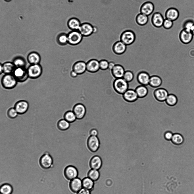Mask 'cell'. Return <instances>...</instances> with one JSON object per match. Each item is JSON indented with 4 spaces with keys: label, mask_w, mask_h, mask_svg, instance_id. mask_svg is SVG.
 I'll list each match as a JSON object with an SVG mask.
<instances>
[{
    "label": "cell",
    "mask_w": 194,
    "mask_h": 194,
    "mask_svg": "<svg viewBox=\"0 0 194 194\" xmlns=\"http://www.w3.org/2000/svg\"><path fill=\"white\" fill-rule=\"evenodd\" d=\"M113 86L116 93L120 94H123L129 89L128 82L123 78L116 79Z\"/></svg>",
    "instance_id": "obj_1"
},
{
    "label": "cell",
    "mask_w": 194,
    "mask_h": 194,
    "mask_svg": "<svg viewBox=\"0 0 194 194\" xmlns=\"http://www.w3.org/2000/svg\"><path fill=\"white\" fill-rule=\"evenodd\" d=\"M18 81L12 74H5L2 77L1 82L3 87L7 89L14 88Z\"/></svg>",
    "instance_id": "obj_2"
},
{
    "label": "cell",
    "mask_w": 194,
    "mask_h": 194,
    "mask_svg": "<svg viewBox=\"0 0 194 194\" xmlns=\"http://www.w3.org/2000/svg\"><path fill=\"white\" fill-rule=\"evenodd\" d=\"M27 69L28 77L31 79L38 78L42 73V68L39 64L30 65Z\"/></svg>",
    "instance_id": "obj_3"
},
{
    "label": "cell",
    "mask_w": 194,
    "mask_h": 194,
    "mask_svg": "<svg viewBox=\"0 0 194 194\" xmlns=\"http://www.w3.org/2000/svg\"><path fill=\"white\" fill-rule=\"evenodd\" d=\"M67 35L68 44L70 45H77L82 40L83 36L78 30H72Z\"/></svg>",
    "instance_id": "obj_4"
},
{
    "label": "cell",
    "mask_w": 194,
    "mask_h": 194,
    "mask_svg": "<svg viewBox=\"0 0 194 194\" xmlns=\"http://www.w3.org/2000/svg\"><path fill=\"white\" fill-rule=\"evenodd\" d=\"M39 163L43 169H49L52 167L53 160L49 153L46 152L41 156L39 159Z\"/></svg>",
    "instance_id": "obj_5"
},
{
    "label": "cell",
    "mask_w": 194,
    "mask_h": 194,
    "mask_svg": "<svg viewBox=\"0 0 194 194\" xmlns=\"http://www.w3.org/2000/svg\"><path fill=\"white\" fill-rule=\"evenodd\" d=\"M12 74L19 82H24L29 77L25 67H16Z\"/></svg>",
    "instance_id": "obj_6"
},
{
    "label": "cell",
    "mask_w": 194,
    "mask_h": 194,
    "mask_svg": "<svg viewBox=\"0 0 194 194\" xmlns=\"http://www.w3.org/2000/svg\"><path fill=\"white\" fill-rule=\"evenodd\" d=\"M120 40L127 46L132 45L135 40L134 33L130 30H127L124 32L121 35Z\"/></svg>",
    "instance_id": "obj_7"
},
{
    "label": "cell",
    "mask_w": 194,
    "mask_h": 194,
    "mask_svg": "<svg viewBox=\"0 0 194 194\" xmlns=\"http://www.w3.org/2000/svg\"><path fill=\"white\" fill-rule=\"evenodd\" d=\"M63 174L65 178L68 180H72L78 177V172L74 166L70 165L66 166L64 169Z\"/></svg>",
    "instance_id": "obj_8"
},
{
    "label": "cell",
    "mask_w": 194,
    "mask_h": 194,
    "mask_svg": "<svg viewBox=\"0 0 194 194\" xmlns=\"http://www.w3.org/2000/svg\"><path fill=\"white\" fill-rule=\"evenodd\" d=\"M94 27L88 23H84L81 24L78 30L83 36L87 37L90 36L94 32Z\"/></svg>",
    "instance_id": "obj_9"
},
{
    "label": "cell",
    "mask_w": 194,
    "mask_h": 194,
    "mask_svg": "<svg viewBox=\"0 0 194 194\" xmlns=\"http://www.w3.org/2000/svg\"><path fill=\"white\" fill-rule=\"evenodd\" d=\"M100 143L97 136H91L87 141V145L89 150L92 152H94L98 149Z\"/></svg>",
    "instance_id": "obj_10"
},
{
    "label": "cell",
    "mask_w": 194,
    "mask_h": 194,
    "mask_svg": "<svg viewBox=\"0 0 194 194\" xmlns=\"http://www.w3.org/2000/svg\"><path fill=\"white\" fill-rule=\"evenodd\" d=\"M169 94L168 91L165 88H160L155 89L153 92V94L158 100L163 101L166 100Z\"/></svg>",
    "instance_id": "obj_11"
},
{
    "label": "cell",
    "mask_w": 194,
    "mask_h": 194,
    "mask_svg": "<svg viewBox=\"0 0 194 194\" xmlns=\"http://www.w3.org/2000/svg\"><path fill=\"white\" fill-rule=\"evenodd\" d=\"M29 107L28 102L25 100H20L17 102L15 104L14 108L18 114H23L28 111Z\"/></svg>",
    "instance_id": "obj_12"
},
{
    "label": "cell",
    "mask_w": 194,
    "mask_h": 194,
    "mask_svg": "<svg viewBox=\"0 0 194 194\" xmlns=\"http://www.w3.org/2000/svg\"><path fill=\"white\" fill-rule=\"evenodd\" d=\"M89 164L91 169L99 170L102 165V158L98 155H94L90 158Z\"/></svg>",
    "instance_id": "obj_13"
},
{
    "label": "cell",
    "mask_w": 194,
    "mask_h": 194,
    "mask_svg": "<svg viewBox=\"0 0 194 194\" xmlns=\"http://www.w3.org/2000/svg\"><path fill=\"white\" fill-rule=\"evenodd\" d=\"M150 76L147 72L141 71L137 74V80L140 85L147 86L149 84Z\"/></svg>",
    "instance_id": "obj_14"
},
{
    "label": "cell",
    "mask_w": 194,
    "mask_h": 194,
    "mask_svg": "<svg viewBox=\"0 0 194 194\" xmlns=\"http://www.w3.org/2000/svg\"><path fill=\"white\" fill-rule=\"evenodd\" d=\"M69 187L73 193H77L82 187V180L78 177L71 180L69 183Z\"/></svg>",
    "instance_id": "obj_15"
},
{
    "label": "cell",
    "mask_w": 194,
    "mask_h": 194,
    "mask_svg": "<svg viewBox=\"0 0 194 194\" xmlns=\"http://www.w3.org/2000/svg\"><path fill=\"white\" fill-rule=\"evenodd\" d=\"M87 71L91 73H95L100 69L99 61L95 59L90 60L86 63Z\"/></svg>",
    "instance_id": "obj_16"
},
{
    "label": "cell",
    "mask_w": 194,
    "mask_h": 194,
    "mask_svg": "<svg viewBox=\"0 0 194 194\" xmlns=\"http://www.w3.org/2000/svg\"><path fill=\"white\" fill-rule=\"evenodd\" d=\"M127 46L120 40L116 42L113 44L112 49L116 54L120 55L123 54L126 51Z\"/></svg>",
    "instance_id": "obj_17"
},
{
    "label": "cell",
    "mask_w": 194,
    "mask_h": 194,
    "mask_svg": "<svg viewBox=\"0 0 194 194\" xmlns=\"http://www.w3.org/2000/svg\"><path fill=\"white\" fill-rule=\"evenodd\" d=\"M72 70L76 72L78 75L82 74L87 71L86 63L82 61H77L73 65Z\"/></svg>",
    "instance_id": "obj_18"
},
{
    "label": "cell",
    "mask_w": 194,
    "mask_h": 194,
    "mask_svg": "<svg viewBox=\"0 0 194 194\" xmlns=\"http://www.w3.org/2000/svg\"><path fill=\"white\" fill-rule=\"evenodd\" d=\"M73 111L75 113L76 118L81 119L84 116L86 110L85 106L83 104H78L74 106Z\"/></svg>",
    "instance_id": "obj_19"
},
{
    "label": "cell",
    "mask_w": 194,
    "mask_h": 194,
    "mask_svg": "<svg viewBox=\"0 0 194 194\" xmlns=\"http://www.w3.org/2000/svg\"><path fill=\"white\" fill-rule=\"evenodd\" d=\"M122 95L125 100L129 102L134 101L138 97L135 90L132 89H128Z\"/></svg>",
    "instance_id": "obj_20"
},
{
    "label": "cell",
    "mask_w": 194,
    "mask_h": 194,
    "mask_svg": "<svg viewBox=\"0 0 194 194\" xmlns=\"http://www.w3.org/2000/svg\"><path fill=\"white\" fill-rule=\"evenodd\" d=\"M111 71L112 75L116 79L123 78L125 71L124 67L120 64H116Z\"/></svg>",
    "instance_id": "obj_21"
},
{
    "label": "cell",
    "mask_w": 194,
    "mask_h": 194,
    "mask_svg": "<svg viewBox=\"0 0 194 194\" xmlns=\"http://www.w3.org/2000/svg\"><path fill=\"white\" fill-rule=\"evenodd\" d=\"M27 60L30 65L38 64L40 62L41 57L38 53L32 51L28 55Z\"/></svg>",
    "instance_id": "obj_22"
},
{
    "label": "cell",
    "mask_w": 194,
    "mask_h": 194,
    "mask_svg": "<svg viewBox=\"0 0 194 194\" xmlns=\"http://www.w3.org/2000/svg\"><path fill=\"white\" fill-rule=\"evenodd\" d=\"M154 10L153 4L150 2H147L144 3L141 9V13L148 16L151 14Z\"/></svg>",
    "instance_id": "obj_23"
},
{
    "label": "cell",
    "mask_w": 194,
    "mask_h": 194,
    "mask_svg": "<svg viewBox=\"0 0 194 194\" xmlns=\"http://www.w3.org/2000/svg\"><path fill=\"white\" fill-rule=\"evenodd\" d=\"M193 34L191 32H187L184 29L180 34V38L181 41L184 44H188L192 40Z\"/></svg>",
    "instance_id": "obj_24"
},
{
    "label": "cell",
    "mask_w": 194,
    "mask_h": 194,
    "mask_svg": "<svg viewBox=\"0 0 194 194\" xmlns=\"http://www.w3.org/2000/svg\"><path fill=\"white\" fill-rule=\"evenodd\" d=\"M162 83V80L160 77L157 75L150 76L149 84L153 88H157L160 86Z\"/></svg>",
    "instance_id": "obj_25"
},
{
    "label": "cell",
    "mask_w": 194,
    "mask_h": 194,
    "mask_svg": "<svg viewBox=\"0 0 194 194\" xmlns=\"http://www.w3.org/2000/svg\"><path fill=\"white\" fill-rule=\"evenodd\" d=\"M164 19L162 15L158 13L153 15L152 21L154 25L157 27H160L163 25Z\"/></svg>",
    "instance_id": "obj_26"
},
{
    "label": "cell",
    "mask_w": 194,
    "mask_h": 194,
    "mask_svg": "<svg viewBox=\"0 0 194 194\" xmlns=\"http://www.w3.org/2000/svg\"><path fill=\"white\" fill-rule=\"evenodd\" d=\"M3 73L6 74H12L16 67L12 63L6 62L2 64Z\"/></svg>",
    "instance_id": "obj_27"
},
{
    "label": "cell",
    "mask_w": 194,
    "mask_h": 194,
    "mask_svg": "<svg viewBox=\"0 0 194 194\" xmlns=\"http://www.w3.org/2000/svg\"><path fill=\"white\" fill-rule=\"evenodd\" d=\"M81 24L79 20L76 18L70 19L67 22L68 27L72 30H78Z\"/></svg>",
    "instance_id": "obj_28"
},
{
    "label": "cell",
    "mask_w": 194,
    "mask_h": 194,
    "mask_svg": "<svg viewBox=\"0 0 194 194\" xmlns=\"http://www.w3.org/2000/svg\"><path fill=\"white\" fill-rule=\"evenodd\" d=\"M179 13L178 10L174 8L168 9L166 13V18L172 21L176 20L178 17Z\"/></svg>",
    "instance_id": "obj_29"
},
{
    "label": "cell",
    "mask_w": 194,
    "mask_h": 194,
    "mask_svg": "<svg viewBox=\"0 0 194 194\" xmlns=\"http://www.w3.org/2000/svg\"><path fill=\"white\" fill-rule=\"evenodd\" d=\"M82 180L83 188L91 191L93 190L94 186V181L87 177L84 178Z\"/></svg>",
    "instance_id": "obj_30"
},
{
    "label": "cell",
    "mask_w": 194,
    "mask_h": 194,
    "mask_svg": "<svg viewBox=\"0 0 194 194\" xmlns=\"http://www.w3.org/2000/svg\"><path fill=\"white\" fill-rule=\"evenodd\" d=\"M139 98H142L145 97L148 94L149 91L146 86L140 85L137 86L135 89Z\"/></svg>",
    "instance_id": "obj_31"
},
{
    "label": "cell",
    "mask_w": 194,
    "mask_h": 194,
    "mask_svg": "<svg viewBox=\"0 0 194 194\" xmlns=\"http://www.w3.org/2000/svg\"><path fill=\"white\" fill-rule=\"evenodd\" d=\"M87 176L94 181H96L99 178L100 173L98 170L91 169L87 173Z\"/></svg>",
    "instance_id": "obj_32"
},
{
    "label": "cell",
    "mask_w": 194,
    "mask_h": 194,
    "mask_svg": "<svg viewBox=\"0 0 194 194\" xmlns=\"http://www.w3.org/2000/svg\"><path fill=\"white\" fill-rule=\"evenodd\" d=\"M70 126V123L65 119L59 120L57 123L58 129L60 131H65L68 129Z\"/></svg>",
    "instance_id": "obj_33"
},
{
    "label": "cell",
    "mask_w": 194,
    "mask_h": 194,
    "mask_svg": "<svg viewBox=\"0 0 194 194\" xmlns=\"http://www.w3.org/2000/svg\"><path fill=\"white\" fill-rule=\"evenodd\" d=\"M13 191L12 186L8 183H5L2 185L0 187V194H12Z\"/></svg>",
    "instance_id": "obj_34"
},
{
    "label": "cell",
    "mask_w": 194,
    "mask_h": 194,
    "mask_svg": "<svg viewBox=\"0 0 194 194\" xmlns=\"http://www.w3.org/2000/svg\"><path fill=\"white\" fill-rule=\"evenodd\" d=\"M12 62L16 67H25L26 66V61L22 57H16L13 59Z\"/></svg>",
    "instance_id": "obj_35"
},
{
    "label": "cell",
    "mask_w": 194,
    "mask_h": 194,
    "mask_svg": "<svg viewBox=\"0 0 194 194\" xmlns=\"http://www.w3.org/2000/svg\"><path fill=\"white\" fill-rule=\"evenodd\" d=\"M171 141L174 144L180 145L183 143L184 139L181 134L176 133L173 134Z\"/></svg>",
    "instance_id": "obj_36"
},
{
    "label": "cell",
    "mask_w": 194,
    "mask_h": 194,
    "mask_svg": "<svg viewBox=\"0 0 194 194\" xmlns=\"http://www.w3.org/2000/svg\"><path fill=\"white\" fill-rule=\"evenodd\" d=\"M57 41L58 43L61 45H64L68 43L67 35L64 33H61L58 36Z\"/></svg>",
    "instance_id": "obj_37"
},
{
    "label": "cell",
    "mask_w": 194,
    "mask_h": 194,
    "mask_svg": "<svg viewBox=\"0 0 194 194\" xmlns=\"http://www.w3.org/2000/svg\"><path fill=\"white\" fill-rule=\"evenodd\" d=\"M64 119L70 123L75 121L77 118L74 112L69 111L65 113L64 115Z\"/></svg>",
    "instance_id": "obj_38"
},
{
    "label": "cell",
    "mask_w": 194,
    "mask_h": 194,
    "mask_svg": "<svg viewBox=\"0 0 194 194\" xmlns=\"http://www.w3.org/2000/svg\"><path fill=\"white\" fill-rule=\"evenodd\" d=\"M136 21L137 23L139 25H144L147 23L148 21V16L141 13L137 16Z\"/></svg>",
    "instance_id": "obj_39"
},
{
    "label": "cell",
    "mask_w": 194,
    "mask_h": 194,
    "mask_svg": "<svg viewBox=\"0 0 194 194\" xmlns=\"http://www.w3.org/2000/svg\"><path fill=\"white\" fill-rule=\"evenodd\" d=\"M166 101L168 105L173 106L177 104L178 99L175 95L172 94H170L168 96Z\"/></svg>",
    "instance_id": "obj_40"
},
{
    "label": "cell",
    "mask_w": 194,
    "mask_h": 194,
    "mask_svg": "<svg viewBox=\"0 0 194 194\" xmlns=\"http://www.w3.org/2000/svg\"><path fill=\"white\" fill-rule=\"evenodd\" d=\"M134 77V74L132 71L128 70L125 71L123 78L129 83L131 82L133 80Z\"/></svg>",
    "instance_id": "obj_41"
},
{
    "label": "cell",
    "mask_w": 194,
    "mask_h": 194,
    "mask_svg": "<svg viewBox=\"0 0 194 194\" xmlns=\"http://www.w3.org/2000/svg\"><path fill=\"white\" fill-rule=\"evenodd\" d=\"M184 27L186 31L191 32L194 28V21L191 20L186 21L184 24Z\"/></svg>",
    "instance_id": "obj_42"
},
{
    "label": "cell",
    "mask_w": 194,
    "mask_h": 194,
    "mask_svg": "<svg viewBox=\"0 0 194 194\" xmlns=\"http://www.w3.org/2000/svg\"><path fill=\"white\" fill-rule=\"evenodd\" d=\"M18 113L14 108H11L8 110L7 115L10 118L13 119L16 118Z\"/></svg>",
    "instance_id": "obj_43"
},
{
    "label": "cell",
    "mask_w": 194,
    "mask_h": 194,
    "mask_svg": "<svg viewBox=\"0 0 194 194\" xmlns=\"http://www.w3.org/2000/svg\"><path fill=\"white\" fill-rule=\"evenodd\" d=\"M109 62L105 59H102L99 61L100 69L105 70L108 69Z\"/></svg>",
    "instance_id": "obj_44"
},
{
    "label": "cell",
    "mask_w": 194,
    "mask_h": 194,
    "mask_svg": "<svg viewBox=\"0 0 194 194\" xmlns=\"http://www.w3.org/2000/svg\"><path fill=\"white\" fill-rule=\"evenodd\" d=\"M173 24V21L166 18L164 20L163 25L165 28L169 29L172 27Z\"/></svg>",
    "instance_id": "obj_45"
},
{
    "label": "cell",
    "mask_w": 194,
    "mask_h": 194,
    "mask_svg": "<svg viewBox=\"0 0 194 194\" xmlns=\"http://www.w3.org/2000/svg\"><path fill=\"white\" fill-rule=\"evenodd\" d=\"M173 135V134L172 132L168 131L165 133L164 137L166 139L168 140H171Z\"/></svg>",
    "instance_id": "obj_46"
},
{
    "label": "cell",
    "mask_w": 194,
    "mask_h": 194,
    "mask_svg": "<svg viewBox=\"0 0 194 194\" xmlns=\"http://www.w3.org/2000/svg\"><path fill=\"white\" fill-rule=\"evenodd\" d=\"M76 194H91V191L82 188Z\"/></svg>",
    "instance_id": "obj_47"
},
{
    "label": "cell",
    "mask_w": 194,
    "mask_h": 194,
    "mask_svg": "<svg viewBox=\"0 0 194 194\" xmlns=\"http://www.w3.org/2000/svg\"><path fill=\"white\" fill-rule=\"evenodd\" d=\"M90 133L91 136H97L98 135V131L96 129H93L91 130Z\"/></svg>",
    "instance_id": "obj_48"
},
{
    "label": "cell",
    "mask_w": 194,
    "mask_h": 194,
    "mask_svg": "<svg viewBox=\"0 0 194 194\" xmlns=\"http://www.w3.org/2000/svg\"><path fill=\"white\" fill-rule=\"evenodd\" d=\"M116 64L113 61H110L109 62L108 69L111 70Z\"/></svg>",
    "instance_id": "obj_49"
},
{
    "label": "cell",
    "mask_w": 194,
    "mask_h": 194,
    "mask_svg": "<svg viewBox=\"0 0 194 194\" xmlns=\"http://www.w3.org/2000/svg\"><path fill=\"white\" fill-rule=\"evenodd\" d=\"M78 75L74 71L72 70L70 72V76L72 78H75Z\"/></svg>",
    "instance_id": "obj_50"
},
{
    "label": "cell",
    "mask_w": 194,
    "mask_h": 194,
    "mask_svg": "<svg viewBox=\"0 0 194 194\" xmlns=\"http://www.w3.org/2000/svg\"><path fill=\"white\" fill-rule=\"evenodd\" d=\"M0 73L1 74L2 73H3V67H2V63H0Z\"/></svg>",
    "instance_id": "obj_51"
},
{
    "label": "cell",
    "mask_w": 194,
    "mask_h": 194,
    "mask_svg": "<svg viewBox=\"0 0 194 194\" xmlns=\"http://www.w3.org/2000/svg\"><path fill=\"white\" fill-rule=\"evenodd\" d=\"M191 32L193 34V35H194V28L193 29V30L191 31Z\"/></svg>",
    "instance_id": "obj_52"
},
{
    "label": "cell",
    "mask_w": 194,
    "mask_h": 194,
    "mask_svg": "<svg viewBox=\"0 0 194 194\" xmlns=\"http://www.w3.org/2000/svg\"><path fill=\"white\" fill-rule=\"evenodd\" d=\"M4 0L6 1H7V2H9V1H11V0Z\"/></svg>",
    "instance_id": "obj_53"
},
{
    "label": "cell",
    "mask_w": 194,
    "mask_h": 194,
    "mask_svg": "<svg viewBox=\"0 0 194 194\" xmlns=\"http://www.w3.org/2000/svg\"><path fill=\"white\" fill-rule=\"evenodd\" d=\"M156 1V0H155Z\"/></svg>",
    "instance_id": "obj_54"
},
{
    "label": "cell",
    "mask_w": 194,
    "mask_h": 194,
    "mask_svg": "<svg viewBox=\"0 0 194 194\" xmlns=\"http://www.w3.org/2000/svg\"></svg>",
    "instance_id": "obj_55"
},
{
    "label": "cell",
    "mask_w": 194,
    "mask_h": 194,
    "mask_svg": "<svg viewBox=\"0 0 194 194\" xmlns=\"http://www.w3.org/2000/svg\"></svg>",
    "instance_id": "obj_56"
}]
</instances>
